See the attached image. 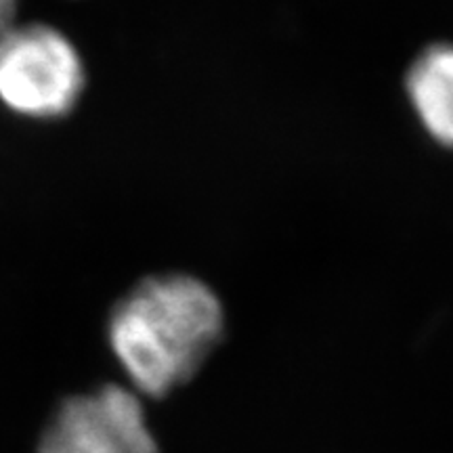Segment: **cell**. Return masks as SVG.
Here are the masks:
<instances>
[{"label":"cell","mask_w":453,"mask_h":453,"mask_svg":"<svg viewBox=\"0 0 453 453\" xmlns=\"http://www.w3.org/2000/svg\"><path fill=\"white\" fill-rule=\"evenodd\" d=\"M17 3H19V0H0V41H3L4 34L15 26Z\"/></svg>","instance_id":"cell-5"},{"label":"cell","mask_w":453,"mask_h":453,"mask_svg":"<svg viewBox=\"0 0 453 453\" xmlns=\"http://www.w3.org/2000/svg\"><path fill=\"white\" fill-rule=\"evenodd\" d=\"M225 334L223 304L183 273L145 277L113 307L110 347L133 390L164 399L200 373Z\"/></svg>","instance_id":"cell-1"},{"label":"cell","mask_w":453,"mask_h":453,"mask_svg":"<svg viewBox=\"0 0 453 453\" xmlns=\"http://www.w3.org/2000/svg\"><path fill=\"white\" fill-rule=\"evenodd\" d=\"M36 453H162L133 388L105 384L55 407Z\"/></svg>","instance_id":"cell-3"},{"label":"cell","mask_w":453,"mask_h":453,"mask_svg":"<svg viewBox=\"0 0 453 453\" xmlns=\"http://www.w3.org/2000/svg\"><path fill=\"white\" fill-rule=\"evenodd\" d=\"M418 118L441 145L453 147V47L434 44L418 55L405 78Z\"/></svg>","instance_id":"cell-4"},{"label":"cell","mask_w":453,"mask_h":453,"mask_svg":"<svg viewBox=\"0 0 453 453\" xmlns=\"http://www.w3.org/2000/svg\"><path fill=\"white\" fill-rule=\"evenodd\" d=\"M84 84L81 55L55 27L15 24L0 41V101L19 116H65L81 101Z\"/></svg>","instance_id":"cell-2"}]
</instances>
